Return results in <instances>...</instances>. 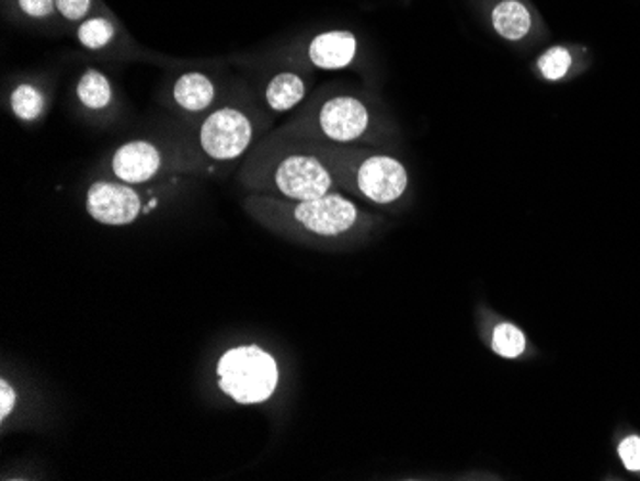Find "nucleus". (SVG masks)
Instances as JSON below:
<instances>
[{
  "mask_svg": "<svg viewBox=\"0 0 640 481\" xmlns=\"http://www.w3.org/2000/svg\"><path fill=\"white\" fill-rule=\"evenodd\" d=\"M245 214L278 237L322 250H345L380 229V215L366 211L343 192L313 199H281L250 194Z\"/></svg>",
  "mask_w": 640,
  "mask_h": 481,
  "instance_id": "1",
  "label": "nucleus"
},
{
  "mask_svg": "<svg viewBox=\"0 0 640 481\" xmlns=\"http://www.w3.org/2000/svg\"><path fill=\"white\" fill-rule=\"evenodd\" d=\"M238 181L250 194L281 199H313L338 191L324 161L290 137L275 133L248 156Z\"/></svg>",
  "mask_w": 640,
  "mask_h": 481,
  "instance_id": "2",
  "label": "nucleus"
},
{
  "mask_svg": "<svg viewBox=\"0 0 640 481\" xmlns=\"http://www.w3.org/2000/svg\"><path fill=\"white\" fill-rule=\"evenodd\" d=\"M324 161L335 188L373 206L396 207L407 198L411 176L403 161L373 146H342L294 138Z\"/></svg>",
  "mask_w": 640,
  "mask_h": 481,
  "instance_id": "3",
  "label": "nucleus"
},
{
  "mask_svg": "<svg viewBox=\"0 0 640 481\" xmlns=\"http://www.w3.org/2000/svg\"><path fill=\"white\" fill-rule=\"evenodd\" d=\"M278 135L328 145L381 148L393 138V127L370 100L351 92H332L311 100Z\"/></svg>",
  "mask_w": 640,
  "mask_h": 481,
  "instance_id": "4",
  "label": "nucleus"
},
{
  "mask_svg": "<svg viewBox=\"0 0 640 481\" xmlns=\"http://www.w3.org/2000/svg\"><path fill=\"white\" fill-rule=\"evenodd\" d=\"M219 390L238 405H261L275 396L281 380L278 363L260 345H238L217 363Z\"/></svg>",
  "mask_w": 640,
  "mask_h": 481,
  "instance_id": "5",
  "label": "nucleus"
},
{
  "mask_svg": "<svg viewBox=\"0 0 640 481\" xmlns=\"http://www.w3.org/2000/svg\"><path fill=\"white\" fill-rule=\"evenodd\" d=\"M258 135V123L244 106L225 104L202 117L196 129V148L206 163L229 165L242 160Z\"/></svg>",
  "mask_w": 640,
  "mask_h": 481,
  "instance_id": "6",
  "label": "nucleus"
},
{
  "mask_svg": "<svg viewBox=\"0 0 640 481\" xmlns=\"http://www.w3.org/2000/svg\"><path fill=\"white\" fill-rule=\"evenodd\" d=\"M194 169H196V158L183 156V153L176 156L148 138H135L117 146L114 153L110 156L107 179L145 186V184L156 183L163 175L184 173Z\"/></svg>",
  "mask_w": 640,
  "mask_h": 481,
  "instance_id": "7",
  "label": "nucleus"
},
{
  "mask_svg": "<svg viewBox=\"0 0 640 481\" xmlns=\"http://www.w3.org/2000/svg\"><path fill=\"white\" fill-rule=\"evenodd\" d=\"M148 186V184H145ZM145 186L99 179L87 188L84 207L94 221L106 227H125L160 204V196Z\"/></svg>",
  "mask_w": 640,
  "mask_h": 481,
  "instance_id": "8",
  "label": "nucleus"
},
{
  "mask_svg": "<svg viewBox=\"0 0 640 481\" xmlns=\"http://www.w3.org/2000/svg\"><path fill=\"white\" fill-rule=\"evenodd\" d=\"M496 37L514 46L534 45L547 35L534 0H473Z\"/></svg>",
  "mask_w": 640,
  "mask_h": 481,
  "instance_id": "9",
  "label": "nucleus"
},
{
  "mask_svg": "<svg viewBox=\"0 0 640 481\" xmlns=\"http://www.w3.org/2000/svg\"><path fill=\"white\" fill-rule=\"evenodd\" d=\"M309 68L320 71H342L357 66L361 60V41L355 31L324 30L311 37L301 38L294 48Z\"/></svg>",
  "mask_w": 640,
  "mask_h": 481,
  "instance_id": "10",
  "label": "nucleus"
},
{
  "mask_svg": "<svg viewBox=\"0 0 640 481\" xmlns=\"http://www.w3.org/2000/svg\"><path fill=\"white\" fill-rule=\"evenodd\" d=\"M169 96L181 114L204 117L215 110V102L219 99V89H217V81L209 73L192 69L175 77Z\"/></svg>",
  "mask_w": 640,
  "mask_h": 481,
  "instance_id": "11",
  "label": "nucleus"
},
{
  "mask_svg": "<svg viewBox=\"0 0 640 481\" xmlns=\"http://www.w3.org/2000/svg\"><path fill=\"white\" fill-rule=\"evenodd\" d=\"M73 33L77 43L83 46L87 53L94 54L122 48L123 41L127 38V31L123 30L122 22L117 20V15L110 12V8L79 23L73 27Z\"/></svg>",
  "mask_w": 640,
  "mask_h": 481,
  "instance_id": "12",
  "label": "nucleus"
},
{
  "mask_svg": "<svg viewBox=\"0 0 640 481\" xmlns=\"http://www.w3.org/2000/svg\"><path fill=\"white\" fill-rule=\"evenodd\" d=\"M309 94V81L301 71L296 69H283L268 77L263 100L268 112L273 114H286L292 112L307 99Z\"/></svg>",
  "mask_w": 640,
  "mask_h": 481,
  "instance_id": "13",
  "label": "nucleus"
},
{
  "mask_svg": "<svg viewBox=\"0 0 640 481\" xmlns=\"http://www.w3.org/2000/svg\"><path fill=\"white\" fill-rule=\"evenodd\" d=\"M76 99L91 114H104L115 104L112 79L96 68H87L76 83Z\"/></svg>",
  "mask_w": 640,
  "mask_h": 481,
  "instance_id": "14",
  "label": "nucleus"
},
{
  "mask_svg": "<svg viewBox=\"0 0 640 481\" xmlns=\"http://www.w3.org/2000/svg\"><path fill=\"white\" fill-rule=\"evenodd\" d=\"M8 106L15 119L22 123H37L45 115L48 96L45 89L35 81H20L8 92Z\"/></svg>",
  "mask_w": 640,
  "mask_h": 481,
  "instance_id": "15",
  "label": "nucleus"
},
{
  "mask_svg": "<svg viewBox=\"0 0 640 481\" xmlns=\"http://www.w3.org/2000/svg\"><path fill=\"white\" fill-rule=\"evenodd\" d=\"M2 12L8 20L35 27H48L61 22L56 0H2Z\"/></svg>",
  "mask_w": 640,
  "mask_h": 481,
  "instance_id": "16",
  "label": "nucleus"
},
{
  "mask_svg": "<svg viewBox=\"0 0 640 481\" xmlns=\"http://www.w3.org/2000/svg\"><path fill=\"white\" fill-rule=\"evenodd\" d=\"M575 58H573L572 48L565 45L549 46L547 50H542L537 60H535L534 68L542 81L549 83H558L564 81L565 77L570 76Z\"/></svg>",
  "mask_w": 640,
  "mask_h": 481,
  "instance_id": "17",
  "label": "nucleus"
},
{
  "mask_svg": "<svg viewBox=\"0 0 640 481\" xmlns=\"http://www.w3.org/2000/svg\"><path fill=\"white\" fill-rule=\"evenodd\" d=\"M491 350L503 359H519L527 350L526 334L512 322H499L491 332Z\"/></svg>",
  "mask_w": 640,
  "mask_h": 481,
  "instance_id": "18",
  "label": "nucleus"
},
{
  "mask_svg": "<svg viewBox=\"0 0 640 481\" xmlns=\"http://www.w3.org/2000/svg\"><path fill=\"white\" fill-rule=\"evenodd\" d=\"M106 8L102 0H56V10H58L61 23L71 25V27H77L79 23L89 20L91 15L99 14Z\"/></svg>",
  "mask_w": 640,
  "mask_h": 481,
  "instance_id": "19",
  "label": "nucleus"
},
{
  "mask_svg": "<svg viewBox=\"0 0 640 481\" xmlns=\"http://www.w3.org/2000/svg\"><path fill=\"white\" fill-rule=\"evenodd\" d=\"M619 459L629 472H640V437L629 436L619 444Z\"/></svg>",
  "mask_w": 640,
  "mask_h": 481,
  "instance_id": "20",
  "label": "nucleus"
},
{
  "mask_svg": "<svg viewBox=\"0 0 640 481\" xmlns=\"http://www.w3.org/2000/svg\"><path fill=\"white\" fill-rule=\"evenodd\" d=\"M0 399H2L0 401V421L4 422L12 414V411H14L15 401H18L14 388L4 378L0 380Z\"/></svg>",
  "mask_w": 640,
  "mask_h": 481,
  "instance_id": "21",
  "label": "nucleus"
}]
</instances>
